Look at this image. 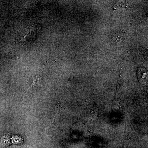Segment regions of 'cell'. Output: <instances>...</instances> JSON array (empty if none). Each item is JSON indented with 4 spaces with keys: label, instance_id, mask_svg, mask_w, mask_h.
<instances>
[{
    "label": "cell",
    "instance_id": "cell-1",
    "mask_svg": "<svg viewBox=\"0 0 148 148\" xmlns=\"http://www.w3.org/2000/svg\"><path fill=\"white\" fill-rule=\"evenodd\" d=\"M41 28L39 25H34L29 29L26 35V39L29 41L34 40L37 38L40 31Z\"/></svg>",
    "mask_w": 148,
    "mask_h": 148
}]
</instances>
